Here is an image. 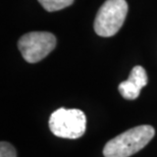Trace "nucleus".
<instances>
[{
  "label": "nucleus",
  "mask_w": 157,
  "mask_h": 157,
  "mask_svg": "<svg viewBox=\"0 0 157 157\" xmlns=\"http://www.w3.org/2000/svg\"><path fill=\"white\" fill-rule=\"evenodd\" d=\"M154 135V128L149 124L133 128L108 141L103 154L105 157H130L142 150Z\"/></svg>",
  "instance_id": "nucleus-1"
},
{
  "label": "nucleus",
  "mask_w": 157,
  "mask_h": 157,
  "mask_svg": "<svg viewBox=\"0 0 157 157\" xmlns=\"http://www.w3.org/2000/svg\"><path fill=\"white\" fill-rule=\"evenodd\" d=\"M49 128L55 136L64 139H78L86 132L87 118L80 109L59 108L51 114Z\"/></svg>",
  "instance_id": "nucleus-2"
},
{
  "label": "nucleus",
  "mask_w": 157,
  "mask_h": 157,
  "mask_svg": "<svg viewBox=\"0 0 157 157\" xmlns=\"http://www.w3.org/2000/svg\"><path fill=\"white\" fill-rule=\"evenodd\" d=\"M128 13L125 0H106L97 12L94 30L101 37L115 35L124 23Z\"/></svg>",
  "instance_id": "nucleus-3"
},
{
  "label": "nucleus",
  "mask_w": 157,
  "mask_h": 157,
  "mask_svg": "<svg viewBox=\"0 0 157 157\" xmlns=\"http://www.w3.org/2000/svg\"><path fill=\"white\" fill-rule=\"evenodd\" d=\"M56 45V38L49 32H30L18 40V49L30 63H35L45 58Z\"/></svg>",
  "instance_id": "nucleus-4"
},
{
  "label": "nucleus",
  "mask_w": 157,
  "mask_h": 157,
  "mask_svg": "<svg viewBox=\"0 0 157 157\" xmlns=\"http://www.w3.org/2000/svg\"><path fill=\"white\" fill-rule=\"evenodd\" d=\"M118 91L124 98L128 99V100H134L139 97L141 89L138 88L136 85L133 84L132 82L127 80V81L121 82V83L119 84Z\"/></svg>",
  "instance_id": "nucleus-5"
},
{
  "label": "nucleus",
  "mask_w": 157,
  "mask_h": 157,
  "mask_svg": "<svg viewBox=\"0 0 157 157\" xmlns=\"http://www.w3.org/2000/svg\"><path fill=\"white\" fill-rule=\"evenodd\" d=\"M128 80L136 85L138 88L142 89V88L146 86L147 82H148V77H147L145 68H143L140 65L133 67Z\"/></svg>",
  "instance_id": "nucleus-6"
},
{
  "label": "nucleus",
  "mask_w": 157,
  "mask_h": 157,
  "mask_svg": "<svg viewBox=\"0 0 157 157\" xmlns=\"http://www.w3.org/2000/svg\"><path fill=\"white\" fill-rule=\"evenodd\" d=\"M39 3L47 11H57L74 3V0H38Z\"/></svg>",
  "instance_id": "nucleus-7"
},
{
  "label": "nucleus",
  "mask_w": 157,
  "mask_h": 157,
  "mask_svg": "<svg viewBox=\"0 0 157 157\" xmlns=\"http://www.w3.org/2000/svg\"><path fill=\"white\" fill-rule=\"evenodd\" d=\"M0 157H17L14 147L11 144L2 141L0 143Z\"/></svg>",
  "instance_id": "nucleus-8"
}]
</instances>
